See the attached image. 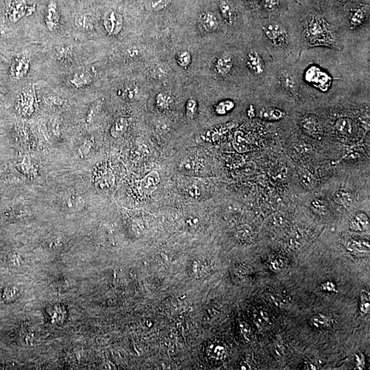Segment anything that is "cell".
<instances>
[{
	"label": "cell",
	"instance_id": "obj_18",
	"mask_svg": "<svg viewBox=\"0 0 370 370\" xmlns=\"http://www.w3.org/2000/svg\"><path fill=\"white\" fill-rule=\"evenodd\" d=\"M369 227V217L364 213L356 214L352 218L351 222H350V228H351V230H353V231H366Z\"/></svg>",
	"mask_w": 370,
	"mask_h": 370
},
{
	"label": "cell",
	"instance_id": "obj_51",
	"mask_svg": "<svg viewBox=\"0 0 370 370\" xmlns=\"http://www.w3.org/2000/svg\"><path fill=\"white\" fill-rule=\"evenodd\" d=\"M239 326H240L241 332V333H242V335H244L245 337H246V338H248V337L250 336V328L249 325H248L247 323L243 322L240 323Z\"/></svg>",
	"mask_w": 370,
	"mask_h": 370
},
{
	"label": "cell",
	"instance_id": "obj_4",
	"mask_svg": "<svg viewBox=\"0 0 370 370\" xmlns=\"http://www.w3.org/2000/svg\"><path fill=\"white\" fill-rule=\"evenodd\" d=\"M14 168L28 179H35L39 175V169L36 163L27 154L19 156L14 161Z\"/></svg>",
	"mask_w": 370,
	"mask_h": 370
},
{
	"label": "cell",
	"instance_id": "obj_7",
	"mask_svg": "<svg viewBox=\"0 0 370 370\" xmlns=\"http://www.w3.org/2000/svg\"><path fill=\"white\" fill-rule=\"evenodd\" d=\"M60 202L63 210L70 213L80 211L84 208L86 203L84 197L74 191L65 192Z\"/></svg>",
	"mask_w": 370,
	"mask_h": 370
},
{
	"label": "cell",
	"instance_id": "obj_13",
	"mask_svg": "<svg viewBox=\"0 0 370 370\" xmlns=\"http://www.w3.org/2000/svg\"><path fill=\"white\" fill-rule=\"evenodd\" d=\"M160 174L157 171H152L143 178L141 182V188L143 193L150 195L157 189L160 183Z\"/></svg>",
	"mask_w": 370,
	"mask_h": 370
},
{
	"label": "cell",
	"instance_id": "obj_10",
	"mask_svg": "<svg viewBox=\"0 0 370 370\" xmlns=\"http://www.w3.org/2000/svg\"><path fill=\"white\" fill-rule=\"evenodd\" d=\"M114 177L111 171L106 168H97L94 173V183L98 190H107L113 185Z\"/></svg>",
	"mask_w": 370,
	"mask_h": 370
},
{
	"label": "cell",
	"instance_id": "obj_12",
	"mask_svg": "<svg viewBox=\"0 0 370 370\" xmlns=\"http://www.w3.org/2000/svg\"><path fill=\"white\" fill-rule=\"evenodd\" d=\"M246 64L256 76H261L265 72V63L260 54L256 51H250L247 56Z\"/></svg>",
	"mask_w": 370,
	"mask_h": 370
},
{
	"label": "cell",
	"instance_id": "obj_31",
	"mask_svg": "<svg viewBox=\"0 0 370 370\" xmlns=\"http://www.w3.org/2000/svg\"><path fill=\"white\" fill-rule=\"evenodd\" d=\"M43 101L45 105L52 108H59L65 104V99L63 97L54 93H48L43 96Z\"/></svg>",
	"mask_w": 370,
	"mask_h": 370
},
{
	"label": "cell",
	"instance_id": "obj_26",
	"mask_svg": "<svg viewBox=\"0 0 370 370\" xmlns=\"http://www.w3.org/2000/svg\"><path fill=\"white\" fill-rule=\"evenodd\" d=\"M280 81L281 85L286 92H289L292 95H297L298 86H297V82L291 75L288 74H283L281 76Z\"/></svg>",
	"mask_w": 370,
	"mask_h": 370
},
{
	"label": "cell",
	"instance_id": "obj_45",
	"mask_svg": "<svg viewBox=\"0 0 370 370\" xmlns=\"http://www.w3.org/2000/svg\"><path fill=\"white\" fill-rule=\"evenodd\" d=\"M170 1H171V0H152V8L156 11H159V10L166 8L170 3Z\"/></svg>",
	"mask_w": 370,
	"mask_h": 370
},
{
	"label": "cell",
	"instance_id": "obj_42",
	"mask_svg": "<svg viewBox=\"0 0 370 370\" xmlns=\"http://www.w3.org/2000/svg\"><path fill=\"white\" fill-rule=\"evenodd\" d=\"M255 317L261 324H269L271 323L269 313L265 310H260Z\"/></svg>",
	"mask_w": 370,
	"mask_h": 370
},
{
	"label": "cell",
	"instance_id": "obj_46",
	"mask_svg": "<svg viewBox=\"0 0 370 370\" xmlns=\"http://www.w3.org/2000/svg\"><path fill=\"white\" fill-rule=\"evenodd\" d=\"M270 300L271 301L274 305L278 308H283L284 306V302L283 297L280 295L276 294V293H271L269 296Z\"/></svg>",
	"mask_w": 370,
	"mask_h": 370
},
{
	"label": "cell",
	"instance_id": "obj_53",
	"mask_svg": "<svg viewBox=\"0 0 370 370\" xmlns=\"http://www.w3.org/2000/svg\"><path fill=\"white\" fill-rule=\"evenodd\" d=\"M51 129L54 135L57 136L59 134L60 128L59 122L56 120H52L50 122Z\"/></svg>",
	"mask_w": 370,
	"mask_h": 370
},
{
	"label": "cell",
	"instance_id": "obj_25",
	"mask_svg": "<svg viewBox=\"0 0 370 370\" xmlns=\"http://www.w3.org/2000/svg\"><path fill=\"white\" fill-rule=\"evenodd\" d=\"M310 324L313 327L317 329H326L331 327L332 321L326 315L319 313L310 319Z\"/></svg>",
	"mask_w": 370,
	"mask_h": 370
},
{
	"label": "cell",
	"instance_id": "obj_50",
	"mask_svg": "<svg viewBox=\"0 0 370 370\" xmlns=\"http://www.w3.org/2000/svg\"><path fill=\"white\" fill-rule=\"evenodd\" d=\"M270 266L274 270H282L284 267V264L283 261L280 260V259H275V260L272 261L270 263Z\"/></svg>",
	"mask_w": 370,
	"mask_h": 370
},
{
	"label": "cell",
	"instance_id": "obj_22",
	"mask_svg": "<svg viewBox=\"0 0 370 370\" xmlns=\"http://www.w3.org/2000/svg\"><path fill=\"white\" fill-rule=\"evenodd\" d=\"M94 140L92 138H85L77 148V154L81 159H87L93 150Z\"/></svg>",
	"mask_w": 370,
	"mask_h": 370
},
{
	"label": "cell",
	"instance_id": "obj_6",
	"mask_svg": "<svg viewBox=\"0 0 370 370\" xmlns=\"http://www.w3.org/2000/svg\"><path fill=\"white\" fill-rule=\"evenodd\" d=\"M103 26L109 35L114 37L117 36L122 30L123 27L122 15L115 10H108L103 17Z\"/></svg>",
	"mask_w": 370,
	"mask_h": 370
},
{
	"label": "cell",
	"instance_id": "obj_54",
	"mask_svg": "<svg viewBox=\"0 0 370 370\" xmlns=\"http://www.w3.org/2000/svg\"><path fill=\"white\" fill-rule=\"evenodd\" d=\"M323 289L327 291H335V285L333 282H327L322 284Z\"/></svg>",
	"mask_w": 370,
	"mask_h": 370
},
{
	"label": "cell",
	"instance_id": "obj_34",
	"mask_svg": "<svg viewBox=\"0 0 370 370\" xmlns=\"http://www.w3.org/2000/svg\"><path fill=\"white\" fill-rule=\"evenodd\" d=\"M137 95V90L136 87H127L119 92V95L123 100L131 101L135 99Z\"/></svg>",
	"mask_w": 370,
	"mask_h": 370
},
{
	"label": "cell",
	"instance_id": "obj_14",
	"mask_svg": "<svg viewBox=\"0 0 370 370\" xmlns=\"http://www.w3.org/2000/svg\"><path fill=\"white\" fill-rule=\"evenodd\" d=\"M302 129L305 131L306 134L315 138L320 139L322 136V129L318 120L313 116H308L303 119L302 121Z\"/></svg>",
	"mask_w": 370,
	"mask_h": 370
},
{
	"label": "cell",
	"instance_id": "obj_30",
	"mask_svg": "<svg viewBox=\"0 0 370 370\" xmlns=\"http://www.w3.org/2000/svg\"><path fill=\"white\" fill-rule=\"evenodd\" d=\"M219 11L225 22L231 25L233 23V12L229 3L226 0L221 1L219 4Z\"/></svg>",
	"mask_w": 370,
	"mask_h": 370
},
{
	"label": "cell",
	"instance_id": "obj_15",
	"mask_svg": "<svg viewBox=\"0 0 370 370\" xmlns=\"http://www.w3.org/2000/svg\"><path fill=\"white\" fill-rule=\"evenodd\" d=\"M93 74L90 70H81L74 74L70 79V83L76 89L85 88L92 84Z\"/></svg>",
	"mask_w": 370,
	"mask_h": 370
},
{
	"label": "cell",
	"instance_id": "obj_55",
	"mask_svg": "<svg viewBox=\"0 0 370 370\" xmlns=\"http://www.w3.org/2000/svg\"><path fill=\"white\" fill-rule=\"evenodd\" d=\"M357 366L359 369L362 370L364 366V357L362 355L357 356Z\"/></svg>",
	"mask_w": 370,
	"mask_h": 370
},
{
	"label": "cell",
	"instance_id": "obj_44",
	"mask_svg": "<svg viewBox=\"0 0 370 370\" xmlns=\"http://www.w3.org/2000/svg\"><path fill=\"white\" fill-rule=\"evenodd\" d=\"M271 353L273 356L277 359H281L284 355V349L283 346L280 344H275L272 346Z\"/></svg>",
	"mask_w": 370,
	"mask_h": 370
},
{
	"label": "cell",
	"instance_id": "obj_28",
	"mask_svg": "<svg viewBox=\"0 0 370 370\" xmlns=\"http://www.w3.org/2000/svg\"><path fill=\"white\" fill-rule=\"evenodd\" d=\"M102 99H98V100L94 101V102L91 105L88 110H87L86 116H85V119H86V122L87 123H92V121L95 120L97 116H98L99 112L101 111V108H102Z\"/></svg>",
	"mask_w": 370,
	"mask_h": 370
},
{
	"label": "cell",
	"instance_id": "obj_11",
	"mask_svg": "<svg viewBox=\"0 0 370 370\" xmlns=\"http://www.w3.org/2000/svg\"><path fill=\"white\" fill-rule=\"evenodd\" d=\"M45 22L47 28L51 32L57 30L60 25V13L57 5L51 1L47 6L45 14Z\"/></svg>",
	"mask_w": 370,
	"mask_h": 370
},
{
	"label": "cell",
	"instance_id": "obj_5",
	"mask_svg": "<svg viewBox=\"0 0 370 370\" xmlns=\"http://www.w3.org/2000/svg\"><path fill=\"white\" fill-rule=\"evenodd\" d=\"M33 10L25 0H12L7 8V17L10 22L17 23Z\"/></svg>",
	"mask_w": 370,
	"mask_h": 370
},
{
	"label": "cell",
	"instance_id": "obj_48",
	"mask_svg": "<svg viewBox=\"0 0 370 370\" xmlns=\"http://www.w3.org/2000/svg\"><path fill=\"white\" fill-rule=\"evenodd\" d=\"M263 5L268 11H273L278 6L279 0H263Z\"/></svg>",
	"mask_w": 370,
	"mask_h": 370
},
{
	"label": "cell",
	"instance_id": "obj_29",
	"mask_svg": "<svg viewBox=\"0 0 370 370\" xmlns=\"http://www.w3.org/2000/svg\"><path fill=\"white\" fill-rule=\"evenodd\" d=\"M335 128L339 133L344 135H349L353 132V123L348 118H340L336 121Z\"/></svg>",
	"mask_w": 370,
	"mask_h": 370
},
{
	"label": "cell",
	"instance_id": "obj_39",
	"mask_svg": "<svg viewBox=\"0 0 370 370\" xmlns=\"http://www.w3.org/2000/svg\"><path fill=\"white\" fill-rule=\"evenodd\" d=\"M234 106H235V104L233 101L230 100L223 101L216 107V112L219 115H225V114L233 109Z\"/></svg>",
	"mask_w": 370,
	"mask_h": 370
},
{
	"label": "cell",
	"instance_id": "obj_41",
	"mask_svg": "<svg viewBox=\"0 0 370 370\" xmlns=\"http://www.w3.org/2000/svg\"><path fill=\"white\" fill-rule=\"evenodd\" d=\"M197 101L195 99H188L186 104V115L189 117H193L197 111Z\"/></svg>",
	"mask_w": 370,
	"mask_h": 370
},
{
	"label": "cell",
	"instance_id": "obj_2",
	"mask_svg": "<svg viewBox=\"0 0 370 370\" xmlns=\"http://www.w3.org/2000/svg\"><path fill=\"white\" fill-rule=\"evenodd\" d=\"M36 96L34 89L20 92L14 103V110L21 117H30L35 111Z\"/></svg>",
	"mask_w": 370,
	"mask_h": 370
},
{
	"label": "cell",
	"instance_id": "obj_21",
	"mask_svg": "<svg viewBox=\"0 0 370 370\" xmlns=\"http://www.w3.org/2000/svg\"><path fill=\"white\" fill-rule=\"evenodd\" d=\"M284 116V112L275 108H264L259 112V117L265 120H280L283 119Z\"/></svg>",
	"mask_w": 370,
	"mask_h": 370
},
{
	"label": "cell",
	"instance_id": "obj_27",
	"mask_svg": "<svg viewBox=\"0 0 370 370\" xmlns=\"http://www.w3.org/2000/svg\"><path fill=\"white\" fill-rule=\"evenodd\" d=\"M227 350L224 345L220 344H213L208 349V356L215 360H223L226 357Z\"/></svg>",
	"mask_w": 370,
	"mask_h": 370
},
{
	"label": "cell",
	"instance_id": "obj_47",
	"mask_svg": "<svg viewBox=\"0 0 370 370\" xmlns=\"http://www.w3.org/2000/svg\"><path fill=\"white\" fill-rule=\"evenodd\" d=\"M239 235H240L241 239L243 240L251 241L253 239V230L249 226H246L241 230Z\"/></svg>",
	"mask_w": 370,
	"mask_h": 370
},
{
	"label": "cell",
	"instance_id": "obj_9",
	"mask_svg": "<svg viewBox=\"0 0 370 370\" xmlns=\"http://www.w3.org/2000/svg\"><path fill=\"white\" fill-rule=\"evenodd\" d=\"M30 64L29 59L25 56H18L12 60L10 68V74L12 79L21 80L28 75Z\"/></svg>",
	"mask_w": 370,
	"mask_h": 370
},
{
	"label": "cell",
	"instance_id": "obj_35",
	"mask_svg": "<svg viewBox=\"0 0 370 370\" xmlns=\"http://www.w3.org/2000/svg\"><path fill=\"white\" fill-rule=\"evenodd\" d=\"M172 101L171 96L165 93V92H160V93L158 94L157 97H156V102H157V106L161 109H166V108H169Z\"/></svg>",
	"mask_w": 370,
	"mask_h": 370
},
{
	"label": "cell",
	"instance_id": "obj_32",
	"mask_svg": "<svg viewBox=\"0 0 370 370\" xmlns=\"http://www.w3.org/2000/svg\"><path fill=\"white\" fill-rule=\"evenodd\" d=\"M75 24L81 30H90L92 27V18L87 14H79L75 18Z\"/></svg>",
	"mask_w": 370,
	"mask_h": 370
},
{
	"label": "cell",
	"instance_id": "obj_37",
	"mask_svg": "<svg viewBox=\"0 0 370 370\" xmlns=\"http://www.w3.org/2000/svg\"><path fill=\"white\" fill-rule=\"evenodd\" d=\"M370 297L369 291L363 290L361 293V311L364 313H368L370 310Z\"/></svg>",
	"mask_w": 370,
	"mask_h": 370
},
{
	"label": "cell",
	"instance_id": "obj_40",
	"mask_svg": "<svg viewBox=\"0 0 370 370\" xmlns=\"http://www.w3.org/2000/svg\"><path fill=\"white\" fill-rule=\"evenodd\" d=\"M57 56L62 59H68L72 54V49L66 45H61L57 48Z\"/></svg>",
	"mask_w": 370,
	"mask_h": 370
},
{
	"label": "cell",
	"instance_id": "obj_23",
	"mask_svg": "<svg viewBox=\"0 0 370 370\" xmlns=\"http://www.w3.org/2000/svg\"><path fill=\"white\" fill-rule=\"evenodd\" d=\"M128 120L124 117L118 118L110 128V135L113 138H119L128 129Z\"/></svg>",
	"mask_w": 370,
	"mask_h": 370
},
{
	"label": "cell",
	"instance_id": "obj_38",
	"mask_svg": "<svg viewBox=\"0 0 370 370\" xmlns=\"http://www.w3.org/2000/svg\"><path fill=\"white\" fill-rule=\"evenodd\" d=\"M312 208L317 213L324 214L328 209V203L325 199H315L311 202Z\"/></svg>",
	"mask_w": 370,
	"mask_h": 370
},
{
	"label": "cell",
	"instance_id": "obj_20",
	"mask_svg": "<svg viewBox=\"0 0 370 370\" xmlns=\"http://www.w3.org/2000/svg\"><path fill=\"white\" fill-rule=\"evenodd\" d=\"M14 138L17 142L21 145L30 143V132L28 126L25 123L18 122L14 128Z\"/></svg>",
	"mask_w": 370,
	"mask_h": 370
},
{
	"label": "cell",
	"instance_id": "obj_17",
	"mask_svg": "<svg viewBox=\"0 0 370 370\" xmlns=\"http://www.w3.org/2000/svg\"><path fill=\"white\" fill-rule=\"evenodd\" d=\"M199 21L206 32H213L218 28V21L213 12H202L199 15Z\"/></svg>",
	"mask_w": 370,
	"mask_h": 370
},
{
	"label": "cell",
	"instance_id": "obj_33",
	"mask_svg": "<svg viewBox=\"0 0 370 370\" xmlns=\"http://www.w3.org/2000/svg\"><path fill=\"white\" fill-rule=\"evenodd\" d=\"M177 61L180 66L183 68H186L191 63V54L188 51H181L177 54Z\"/></svg>",
	"mask_w": 370,
	"mask_h": 370
},
{
	"label": "cell",
	"instance_id": "obj_8",
	"mask_svg": "<svg viewBox=\"0 0 370 370\" xmlns=\"http://www.w3.org/2000/svg\"><path fill=\"white\" fill-rule=\"evenodd\" d=\"M26 216V210L21 205L17 204L6 205L0 212V217L3 222L10 224L21 222Z\"/></svg>",
	"mask_w": 370,
	"mask_h": 370
},
{
	"label": "cell",
	"instance_id": "obj_52",
	"mask_svg": "<svg viewBox=\"0 0 370 370\" xmlns=\"http://www.w3.org/2000/svg\"><path fill=\"white\" fill-rule=\"evenodd\" d=\"M283 223V218L280 215H275L271 219V224L275 227H280Z\"/></svg>",
	"mask_w": 370,
	"mask_h": 370
},
{
	"label": "cell",
	"instance_id": "obj_36",
	"mask_svg": "<svg viewBox=\"0 0 370 370\" xmlns=\"http://www.w3.org/2000/svg\"><path fill=\"white\" fill-rule=\"evenodd\" d=\"M333 199L337 204L346 205L351 202L352 195L348 192L339 191L334 195Z\"/></svg>",
	"mask_w": 370,
	"mask_h": 370
},
{
	"label": "cell",
	"instance_id": "obj_3",
	"mask_svg": "<svg viewBox=\"0 0 370 370\" xmlns=\"http://www.w3.org/2000/svg\"><path fill=\"white\" fill-rule=\"evenodd\" d=\"M264 34L275 46L281 47L287 43L288 34L285 29L278 23H270L263 28Z\"/></svg>",
	"mask_w": 370,
	"mask_h": 370
},
{
	"label": "cell",
	"instance_id": "obj_49",
	"mask_svg": "<svg viewBox=\"0 0 370 370\" xmlns=\"http://www.w3.org/2000/svg\"><path fill=\"white\" fill-rule=\"evenodd\" d=\"M300 179L303 184L306 185L307 186H311L313 185V178H312L311 174L308 171L302 172L300 174Z\"/></svg>",
	"mask_w": 370,
	"mask_h": 370
},
{
	"label": "cell",
	"instance_id": "obj_43",
	"mask_svg": "<svg viewBox=\"0 0 370 370\" xmlns=\"http://www.w3.org/2000/svg\"><path fill=\"white\" fill-rule=\"evenodd\" d=\"M152 74L157 79H164L168 75V70L163 65H156L152 69Z\"/></svg>",
	"mask_w": 370,
	"mask_h": 370
},
{
	"label": "cell",
	"instance_id": "obj_1",
	"mask_svg": "<svg viewBox=\"0 0 370 370\" xmlns=\"http://www.w3.org/2000/svg\"><path fill=\"white\" fill-rule=\"evenodd\" d=\"M304 32L308 42L315 45L337 48V41L331 26L319 14H311L306 20Z\"/></svg>",
	"mask_w": 370,
	"mask_h": 370
},
{
	"label": "cell",
	"instance_id": "obj_19",
	"mask_svg": "<svg viewBox=\"0 0 370 370\" xmlns=\"http://www.w3.org/2000/svg\"><path fill=\"white\" fill-rule=\"evenodd\" d=\"M233 66V60L228 54H223L217 59L215 69L217 73L221 76H226L231 72Z\"/></svg>",
	"mask_w": 370,
	"mask_h": 370
},
{
	"label": "cell",
	"instance_id": "obj_16",
	"mask_svg": "<svg viewBox=\"0 0 370 370\" xmlns=\"http://www.w3.org/2000/svg\"><path fill=\"white\" fill-rule=\"evenodd\" d=\"M346 249L355 255L368 254L370 251L369 241L364 239H351L346 244Z\"/></svg>",
	"mask_w": 370,
	"mask_h": 370
},
{
	"label": "cell",
	"instance_id": "obj_24",
	"mask_svg": "<svg viewBox=\"0 0 370 370\" xmlns=\"http://www.w3.org/2000/svg\"><path fill=\"white\" fill-rule=\"evenodd\" d=\"M368 12V6L366 5H363L359 7L358 8L355 10L353 15L351 18V28L352 29H355L357 28L362 24L364 22L365 19H366V15H367Z\"/></svg>",
	"mask_w": 370,
	"mask_h": 370
}]
</instances>
